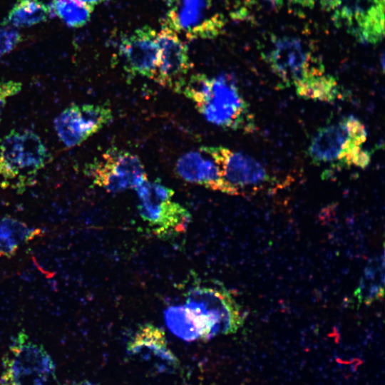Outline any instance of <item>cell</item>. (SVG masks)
<instances>
[{
	"label": "cell",
	"mask_w": 385,
	"mask_h": 385,
	"mask_svg": "<svg viewBox=\"0 0 385 385\" xmlns=\"http://www.w3.org/2000/svg\"><path fill=\"white\" fill-rule=\"evenodd\" d=\"M181 92L211 123L233 130L253 129L248 104L230 76L195 74L186 81Z\"/></svg>",
	"instance_id": "cell-1"
},
{
	"label": "cell",
	"mask_w": 385,
	"mask_h": 385,
	"mask_svg": "<svg viewBox=\"0 0 385 385\" xmlns=\"http://www.w3.org/2000/svg\"><path fill=\"white\" fill-rule=\"evenodd\" d=\"M0 385H56L55 364L40 344L21 332L2 360Z\"/></svg>",
	"instance_id": "cell-2"
},
{
	"label": "cell",
	"mask_w": 385,
	"mask_h": 385,
	"mask_svg": "<svg viewBox=\"0 0 385 385\" xmlns=\"http://www.w3.org/2000/svg\"><path fill=\"white\" fill-rule=\"evenodd\" d=\"M366 136L362 123L350 115L318 130L311 140L308 154L318 164L353 165Z\"/></svg>",
	"instance_id": "cell-3"
},
{
	"label": "cell",
	"mask_w": 385,
	"mask_h": 385,
	"mask_svg": "<svg viewBox=\"0 0 385 385\" xmlns=\"http://www.w3.org/2000/svg\"><path fill=\"white\" fill-rule=\"evenodd\" d=\"M139 200L140 217L160 236L180 233L185 230L190 214L173 201L174 191L158 182L148 180L135 188Z\"/></svg>",
	"instance_id": "cell-4"
},
{
	"label": "cell",
	"mask_w": 385,
	"mask_h": 385,
	"mask_svg": "<svg viewBox=\"0 0 385 385\" xmlns=\"http://www.w3.org/2000/svg\"><path fill=\"white\" fill-rule=\"evenodd\" d=\"M185 305L207 319L212 338L236 332L245 320L241 307L222 285L193 286L186 294Z\"/></svg>",
	"instance_id": "cell-5"
},
{
	"label": "cell",
	"mask_w": 385,
	"mask_h": 385,
	"mask_svg": "<svg viewBox=\"0 0 385 385\" xmlns=\"http://www.w3.org/2000/svg\"><path fill=\"white\" fill-rule=\"evenodd\" d=\"M336 23L347 26L366 43H376L384 33V0H322Z\"/></svg>",
	"instance_id": "cell-6"
},
{
	"label": "cell",
	"mask_w": 385,
	"mask_h": 385,
	"mask_svg": "<svg viewBox=\"0 0 385 385\" xmlns=\"http://www.w3.org/2000/svg\"><path fill=\"white\" fill-rule=\"evenodd\" d=\"M200 149L217 165L225 193L242 194L247 188H260L271 181L264 165L247 154L222 146H205Z\"/></svg>",
	"instance_id": "cell-7"
},
{
	"label": "cell",
	"mask_w": 385,
	"mask_h": 385,
	"mask_svg": "<svg viewBox=\"0 0 385 385\" xmlns=\"http://www.w3.org/2000/svg\"><path fill=\"white\" fill-rule=\"evenodd\" d=\"M49 158L41 139L35 133L12 130L0 143V175L14 179L41 169Z\"/></svg>",
	"instance_id": "cell-8"
},
{
	"label": "cell",
	"mask_w": 385,
	"mask_h": 385,
	"mask_svg": "<svg viewBox=\"0 0 385 385\" xmlns=\"http://www.w3.org/2000/svg\"><path fill=\"white\" fill-rule=\"evenodd\" d=\"M88 171L93 183L110 192L135 189L148 180L140 158L123 150H108L89 165Z\"/></svg>",
	"instance_id": "cell-9"
},
{
	"label": "cell",
	"mask_w": 385,
	"mask_h": 385,
	"mask_svg": "<svg viewBox=\"0 0 385 385\" xmlns=\"http://www.w3.org/2000/svg\"><path fill=\"white\" fill-rule=\"evenodd\" d=\"M111 119V110L105 105H72L55 118L54 128L61 141L67 147H73L98 132Z\"/></svg>",
	"instance_id": "cell-10"
},
{
	"label": "cell",
	"mask_w": 385,
	"mask_h": 385,
	"mask_svg": "<svg viewBox=\"0 0 385 385\" xmlns=\"http://www.w3.org/2000/svg\"><path fill=\"white\" fill-rule=\"evenodd\" d=\"M164 22L190 39L212 38L223 26L220 15L211 14L210 0H172Z\"/></svg>",
	"instance_id": "cell-11"
},
{
	"label": "cell",
	"mask_w": 385,
	"mask_h": 385,
	"mask_svg": "<svg viewBox=\"0 0 385 385\" xmlns=\"http://www.w3.org/2000/svg\"><path fill=\"white\" fill-rule=\"evenodd\" d=\"M160 58L155 80L175 91H181L191 64L186 44L165 22L157 34Z\"/></svg>",
	"instance_id": "cell-12"
},
{
	"label": "cell",
	"mask_w": 385,
	"mask_h": 385,
	"mask_svg": "<svg viewBox=\"0 0 385 385\" xmlns=\"http://www.w3.org/2000/svg\"><path fill=\"white\" fill-rule=\"evenodd\" d=\"M119 53L128 73L155 80L160 48L154 29L145 26L123 37L119 46Z\"/></svg>",
	"instance_id": "cell-13"
},
{
	"label": "cell",
	"mask_w": 385,
	"mask_h": 385,
	"mask_svg": "<svg viewBox=\"0 0 385 385\" xmlns=\"http://www.w3.org/2000/svg\"><path fill=\"white\" fill-rule=\"evenodd\" d=\"M271 68L287 85L295 84L311 73L322 70L312 63L310 54L301 41L292 37L278 38L267 56Z\"/></svg>",
	"instance_id": "cell-14"
},
{
	"label": "cell",
	"mask_w": 385,
	"mask_h": 385,
	"mask_svg": "<svg viewBox=\"0 0 385 385\" xmlns=\"http://www.w3.org/2000/svg\"><path fill=\"white\" fill-rule=\"evenodd\" d=\"M176 171L179 176L187 182L225 192L217 165L205 151H190L178 160Z\"/></svg>",
	"instance_id": "cell-15"
},
{
	"label": "cell",
	"mask_w": 385,
	"mask_h": 385,
	"mask_svg": "<svg viewBox=\"0 0 385 385\" xmlns=\"http://www.w3.org/2000/svg\"><path fill=\"white\" fill-rule=\"evenodd\" d=\"M129 354L144 359H155L163 366L176 367L179 361L168 349L165 333L158 327L145 324L140 326L129 340L127 346Z\"/></svg>",
	"instance_id": "cell-16"
},
{
	"label": "cell",
	"mask_w": 385,
	"mask_h": 385,
	"mask_svg": "<svg viewBox=\"0 0 385 385\" xmlns=\"http://www.w3.org/2000/svg\"><path fill=\"white\" fill-rule=\"evenodd\" d=\"M169 329L180 339L191 342L205 339V331L200 317L185 305L171 306L164 312Z\"/></svg>",
	"instance_id": "cell-17"
},
{
	"label": "cell",
	"mask_w": 385,
	"mask_h": 385,
	"mask_svg": "<svg viewBox=\"0 0 385 385\" xmlns=\"http://www.w3.org/2000/svg\"><path fill=\"white\" fill-rule=\"evenodd\" d=\"M42 230L10 217H0V258L15 255L20 245L41 235Z\"/></svg>",
	"instance_id": "cell-18"
},
{
	"label": "cell",
	"mask_w": 385,
	"mask_h": 385,
	"mask_svg": "<svg viewBox=\"0 0 385 385\" xmlns=\"http://www.w3.org/2000/svg\"><path fill=\"white\" fill-rule=\"evenodd\" d=\"M294 86L298 96L307 99L332 102L340 96L336 80L323 70L309 74Z\"/></svg>",
	"instance_id": "cell-19"
},
{
	"label": "cell",
	"mask_w": 385,
	"mask_h": 385,
	"mask_svg": "<svg viewBox=\"0 0 385 385\" xmlns=\"http://www.w3.org/2000/svg\"><path fill=\"white\" fill-rule=\"evenodd\" d=\"M51 6L40 0H16L4 24L29 27L46 21L51 14Z\"/></svg>",
	"instance_id": "cell-20"
},
{
	"label": "cell",
	"mask_w": 385,
	"mask_h": 385,
	"mask_svg": "<svg viewBox=\"0 0 385 385\" xmlns=\"http://www.w3.org/2000/svg\"><path fill=\"white\" fill-rule=\"evenodd\" d=\"M51 11L71 28L83 26L89 20L93 6L78 0H53Z\"/></svg>",
	"instance_id": "cell-21"
},
{
	"label": "cell",
	"mask_w": 385,
	"mask_h": 385,
	"mask_svg": "<svg viewBox=\"0 0 385 385\" xmlns=\"http://www.w3.org/2000/svg\"><path fill=\"white\" fill-rule=\"evenodd\" d=\"M21 41V34L11 28L0 29V58Z\"/></svg>",
	"instance_id": "cell-22"
},
{
	"label": "cell",
	"mask_w": 385,
	"mask_h": 385,
	"mask_svg": "<svg viewBox=\"0 0 385 385\" xmlns=\"http://www.w3.org/2000/svg\"><path fill=\"white\" fill-rule=\"evenodd\" d=\"M21 88V84L19 82L13 81L0 82V116L6 98L18 93Z\"/></svg>",
	"instance_id": "cell-23"
},
{
	"label": "cell",
	"mask_w": 385,
	"mask_h": 385,
	"mask_svg": "<svg viewBox=\"0 0 385 385\" xmlns=\"http://www.w3.org/2000/svg\"><path fill=\"white\" fill-rule=\"evenodd\" d=\"M78 1L93 6L94 5L98 4L107 0H78Z\"/></svg>",
	"instance_id": "cell-24"
},
{
	"label": "cell",
	"mask_w": 385,
	"mask_h": 385,
	"mask_svg": "<svg viewBox=\"0 0 385 385\" xmlns=\"http://www.w3.org/2000/svg\"><path fill=\"white\" fill-rule=\"evenodd\" d=\"M66 385H96V384L88 381H81L78 382L70 383Z\"/></svg>",
	"instance_id": "cell-25"
},
{
	"label": "cell",
	"mask_w": 385,
	"mask_h": 385,
	"mask_svg": "<svg viewBox=\"0 0 385 385\" xmlns=\"http://www.w3.org/2000/svg\"><path fill=\"white\" fill-rule=\"evenodd\" d=\"M274 5H280L283 3L284 0H267Z\"/></svg>",
	"instance_id": "cell-26"
},
{
	"label": "cell",
	"mask_w": 385,
	"mask_h": 385,
	"mask_svg": "<svg viewBox=\"0 0 385 385\" xmlns=\"http://www.w3.org/2000/svg\"><path fill=\"white\" fill-rule=\"evenodd\" d=\"M295 1L301 2V1H305L306 2H310L311 0H294Z\"/></svg>",
	"instance_id": "cell-27"
}]
</instances>
